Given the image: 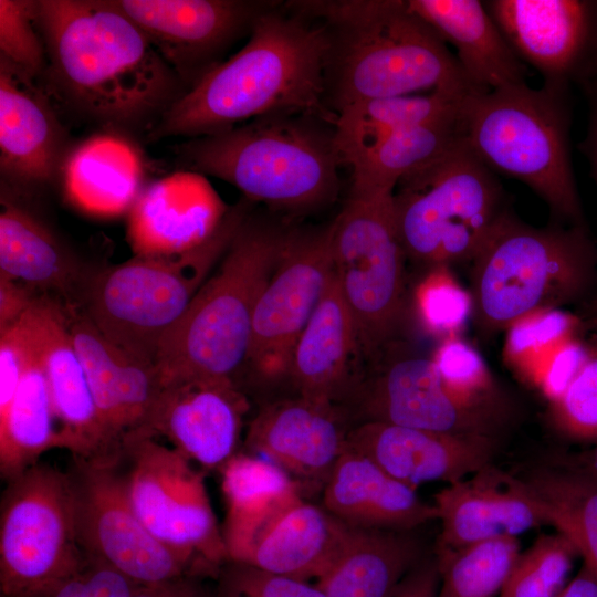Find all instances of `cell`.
Wrapping results in <instances>:
<instances>
[{
	"mask_svg": "<svg viewBox=\"0 0 597 597\" xmlns=\"http://www.w3.org/2000/svg\"><path fill=\"white\" fill-rule=\"evenodd\" d=\"M350 530L324 506L302 498L264 526L235 563L304 582L318 579Z\"/></svg>",
	"mask_w": 597,
	"mask_h": 597,
	"instance_id": "f1b7e54d",
	"label": "cell"
},
{
	"mask_svg": "<svg viewBox=\"0 0 597 597\" xmlns=\"http://www.w3.org/2000/svg\"><path fill=\"white\" fill-rule=\"evenodd\" d=\"M65 310L100 416L123 446L126 434L143 427L161 390L156 366L111 342L81 307Z\"/></svg>",
	"mask_w": 597,
	"mask_h": 597,
	"instance_id": "d4e9b609",
	"label": "cell"
},
{
	"mask_svg": "<svg viewBox=\"0 0 597 597\" xmlns=\"http://www.w3.org/2000/svg\"><path fill=\"white\" fill-rule=\"evenodd\" d=\"M229 209L205 176L180 170L146 184L128 211L127 240L135 255H176L198 248Z\"/></svg>",
	"mask_w": 597,
	"mask_h": 597,
	"instance_id": "7402d4cb",
	"label": "cell"
},
{
	"mask_svg": "<svg viewBox=\"0 0 597 597\" xmlns=\"http://www.w3.org/2000/svg\"><path fill=\"white\" fill-rule=\"evenodd\" d=\"M394 206L406 258L428 269L471 262L506 211L496 174L464 139L401 178Z\"/></svg>",
	"mask_w": 597,
	"mask_h": 597,
	"instance_id": "9c48e42d",
	"label": "cell"
},
{
	"mask_svg": "<svg viewBox=\"0 0 597 597\" xmlns=\"http://www.w3.org/2000/svg\"><path fill=\"white\" fill-rule=\"evenodd\" d=\"M577 556L561 533L538 536L520 553L498 597H561Z\"/></svg>",
	"mask_w": 597,
	"mask_h": 597,
	"instance_id": "f35d334b",
	"label": "cell"
},
{
	"mask_svg": "<svg viewBox=\"0 0 597 597\" xmlns=\"http://www.w3.org/2000/svg\"><path fill=\"white\" fill-rule=\"evenodd\" d=\"M595 352H597V346L593 348Z\"/></svg>",
	"mask_w": 597,
	"mask_h": 597,
	"instance_id": "9f6ffc18",
	"label": "cell"
},
{
	"mask_svg": "<svg viewBox=\"0 0 597 597\" xmlns=\"http://www.w3.org/2000/svg\"><path fill=\"white\" fill-rule=\"evenodd\" d=\"M129 597H202L185 577L154 585H137Z\"/></svg>",
	"mask_w": 597,
	"mask_h": 597,
	"instance_id": "f5cc1de1",
	"label": "cell"
},
{
	"mask_svg": "<svg viewBox=\"0 0 597 597\" xmlns=\"http://www.w3.org/2000/svg\"><path fill=\"white\" fill-rule=\"evenodd\" d=\"M570 123L569 88L547 85L473 93L461 108L463 139L489 169L530 187L556 221L584 227Z\"/></svg>",
	"mask_w": 597,
	"mask_h": 597,
	"instance_id": "8992f818",
	"label": "cell"
},
{
	"mask_svg": "<svg viewBox=\"0 0 597 597\" xmlns=\"http://www.w3.org/2000/svg\"><path fill=\"white\" fill-rule=\"evenodd\" d=\"M85 557L71 474L38 462L8 480L0 505L1 597H32Z\"/></svg>",
	"mask_w": 597,
	"mask_h": 597,
	"instance_id": "8fae6325",
	"label": "cell"
},
{
	"mask_svg": "<svg viewBox=\"0 0 597 597\" xmlns=\"http://www.w3.org/2000/svg\"><path fill=\"white\" fill-rule=\"evenodd\" d=\"M291 227L247 214L218 268L158 347L155 366L161 388L190 379H232L248 360L255 306Z\"/></svg>",
	"mask_w": 597,
	"mask_h": 597,
	"instance_id": "5b68a950",
	"label": "cell"
},
{
	"mask_svg": "<svg viewBox=\"0 0 597 597\" xmlns=\"http://www.w3.org/2000/svg\"><path fill=\"white\" fill-rule=\"evenodd\" d=\"M473 93L433 91L367 100L336 113L335 143L343 166L371 149L388 135L457 114Z\"/></svg>",
	"mask_w": 597,
	"mask_h": 597,
	"instance_id": "836d02e7",
	"label": "cell"
},
{
	"mask_svg": "<svg viewBox=\"0 0 597 597\" xmlns=\"http://www.w3.org/2000/svg\"><path fill=\"white\" fill-rule=\"evenodd\" d=\"M596 308H597V302H596Z\"/></svg>",
	"mask_w": 597,
	"mask_h": 597,
	"instance_id": "6f0895ef",
	"label": "cell"
},
{
	"mask_svg": "<svg viewBox=\"0 0 597 597\" xmlns=\"http://www.w3.org/2000/svg\"><path fill=\"white\" fill-rule=\"evenodd\" d=\"M449 394L464 407L494 417L496 388L480 353L459 336L442 339L431 357Z\"/></svg>",
	"mask_w": 597,
	"mask_h": 597,
	"instance_id": "60d3db41",
	"label": "cell"
},
{
	"mask_svg": "<svg viewBox=\"0 0 597 597\" xmlns=\"http://www.w3.org/2000/svg\"><path fill=\"white\" fill-rule=\"evenodd\" d=\"M347 433L334 405L298 397L264 407L249 426L245 446L284 469L302 490H323L346 450Z\"/></svg>",
	"mask_w": 597,
	"mask_h": 597,
	"instance_id": "603a6c76",
	"label": "cell"
},
{
	"mask_svg": "<svg viewBox=\"0 0 597 597\" xmlns=\"http://www.w3.org/2000/svg\"><path fill=\"white\" fill-rule=\"evenodd\" d=\"M217 574L218 597H326L316 585L242 563L227 562Z\"/></svg>",
	"mask_w": 597,
	"mask_h": 597,
	"instance_id": "bcb514c9",
	"label": "cell"
},
{
	"mask_svg": "<svg viewBox=\"0 0 597 597\" xmlns=\"http://www.w3.org/2000/svg\"><path fill=\"white\" fill-rule=\"evenodd\" d=\"M59 181L65 199L86 214L128 213L146 186L143 153L130 136L103 130L72 145Z\"/></svg>",
	"mask_w": 597,
	"mask_h": 597,
	"instance_id": "83f0119b",
	"label": "cell"
},
{
	"mask_svg": "<svg viewBox=\"0 0 597 597\" xmlns=\"http://www.w3.org/2000/svg\"><path fill=\"white\" fill-rule=\"evenodd\" d=\"M50 97L103 130L147 134L187 92L144 32L111 0H36Z\"/></svg>",
	"mask_w": 597,
	"mask_h": 597,
	"instance_id": "6da1fadb",
	"label": "cell"
},
{
	"mask_svg": "<svg viewBox=\"0 0 597 597\" xmlns=\"http://www.w3.org/2000/svg\"><path fill=\"white\" fill-rule=\"evenodd\" d=\"M412 302L423 329L442 339L459 336L473 311L471 293L448 265L429 268L415 289Z\"/></svg>",
	"mask_w": 597,
	"mask_h": 597,
	"instance_id": "b9f144b4",
	"label": "cell"
},
{
	"mask_svg": "<svg viewBox=\"0 0 597 597\" xmlns=\"http://www.w3.org/2000/svg\"><path fill=\"white\" fill-rule=\"evenodd\" d=\"M521 553L519 538H500L458 549H437V597H498Z\"/></svg>",
	"mask_w": 597,
	"mask_h": 597,
	"instance_id": "74e56055",
	"label": "cell"
},
{
	"mask_svg": "<svg viewBox=\"0 0 597 597\" xmlns=\"http://www.w3.org/2000/svg\"><path fill=\"white\" fill-rule=\"evenodd\" d=\"M327 46L320 21L274 1L245 45L190 87L146 137L190 139L279 113L335 115L324 104Z\"/></svg>",
	"mask_w": 597,
	"mask_h": 597,
	"instance_id": "7a4b0ae2",
	"label": "cell"
},
{
	"mask_svg": "<svg viewBox=\"0 0 597 597\" xmlns=\"http://www.w3.org/2000/svg\"><path fill=\"white\" fill-rule=\"evenodd\" d=\"M358 347L354 316L333 273L293 350L289 373L300 397L334 405Z\"/></svg>",
	"mask_w": 597,
	"mask_h": 597,
	"instance_id": "4dcf8cb0",
	"label": "cell"
},
{
	"mask_svg": "<svg viewBox=\"0 0 597 597\" xmlns=\"http://www.w3.org/2000/svg\"><path fill=\"white\" fill-rule=\"evenodd\" d=\"M579 87L588 104V125L585 138L579 143L578 148L588 159L590 174L597 185V74L583 82Z\"/></svg>",
	"mask_w": 597,
	"mask_h": 597,
	"instance_id": "816d5d0a",
	"label": "cell"
},
{
	"mask_svg": "<svg viewBox=\"0 0 597 597\" xmlns=\"http://www.w3.org/2000/svg\"><path fill=\"white\" fill-rule=\"evenodd\" d=\"M561 597H597V574L583 563Z\"/></svg>",
	"mask_w": 597,
	"mask_h": 597,
	"instance_id": "db71d44e",
	"label": "cell"
},
{
	"mask_svg": "<svg viewBox=\"0 0 597 597\" xmlns=\"http://www.w3.org/2000/svg\"><path fill=\"white\" fill-rule=\"evenodd\" d=\"M422 559L411 531L353 527L316 586L326 597H391Z\"/></svg>",
	"mask_w": 597,
	"mask_h": 597,
	"instance_id": "d6a6232c",
	"label": "cell"
},
{
	"mask_svg": "<svg viewBox=\"0 0 597 597\" xmlns=\"http://www.w3.org/2000/svg\"><path fill=\"white\" fill-rule=\"evenodd\" d=\"M547 521L597 574V476L568 467L538 469L524 479Z\"/></svg>",
	"mask_w": 597,
	"mask_h": 597,
	"instance_id": "8d00e7d4",
	"label": "cell"
},
{
	"mask_svg": "<svg viewBox=\"0 0 597 597\" xmlns=\"http://www.w3.org/2000/svg\"><path fill=\"white\" fill-rule=\"evenodd\" d=\"M440 574L436 556L422 558L399 583L391 597H437Z\"/></svg>",
	"mask_w": 597,
	"mask_h": 597,
	"instance_id": "f907efd6",
	"label": "cell"
},
{
	"mask_svg": "<svg viewBox=\"0 0 597 597\" xmlns=\"http://www.w3.org/2000/svg\"><path fill=\"white\" fill-rule=\"evenodd\" d=\"M420 15L455 50L461 69L481 91L526 83L525 64L517 57L479 0H408Z\"/></svg>",
	"mask_w": 597,
	"mask_h": 597,
	"instance_id": "f546056e",
	"label": "cell"
},
{
	"mask_svg": "<svg viewBox=\"0 0 597 597\" xmlns=\"http://www.w3.org/2000/svg\"><path fill=\"white\" fill-rule=\"evenodd\" d=\"M245 198L229 209L203 244L176 255H134L93 271L80 306L111 342L155 364L158 347L226 253L250 212Z\"/></svg>",
	"mask_w": 597,
	"mask_h": 597,
	"instance_id": "52a82bcc",
	"label": "cell"
},
{
	"mask_svg": "<svg viewBox=\"0 0 597 597\" xmlns=\"http://www.w3.org/2000/svg\"><path fill=\"white\" fill-rule=\"evenodd\" d=\"M287 2L325 28L324 104L335 115L347 105L374 98L484 92L472 84L446 42L408 1Z\"/></svg>",
	"mask_w": 597,
	"mask_h": 597,
	"instance_id": "3957f363",
	"label": "cell"
},
{
	"mask_svg": "<svg viewBox=\"0 0 597 597\" xmlns=\"http://www.w3.org/2000/svg\"><path fill=\"white\" fill-rule=\"evenodd\" d=\"M136 586L112 567L86 556L74 573L32 597H129Z\"/></svg>",
	"mask_w": 597,
	"mask_h": 597,
	"instance_id": "7dc6e473",
	"label": "cell"
},
{
	"mask_svg": "<svg viewBox=\"0 0 597 597\" xmlns=\"http://www.w3.org/2000/svg\"><path fill=\"white\" fill-rule=\"evenodd\" d=\"M32 196L0 182V275L78 306L93 271L31 206Z\"/></svg>",
	"mask_w": 597,
	"mask_h": 597,
	"instance_id": "cb8c5ba5",
	"label": "cell"
},
{
	"mask_svg": "<svg viewBox=\"0 0 597 597\" xmlns=\"http://www.w3.org/2000/svg\"><path fill=\"white\" fill-rule=\"evenodd\" d=\"M59 431L36 345L35 357L24 373L7 412L0 417L2 478L8 481L38 463L44 452L60 449Z\"/></svg>",
	"mask_w": 597,
	"mask_h": 597,
	"instance_id": "e575fe53",
	"label": "cell"
},
{
	"mask_svg": "<svg viewBox=\"0 0 597 597\" xmlns=\"http://www.w3.org/2000/svg\"><path fill=\"white\" fill-rule=\"evenodd\" d=\"M323 506L360 528L412 531L436 521V506L366 457L345 450L324 489Z\"/></svg>",
	"mask_w": 597,
	"mask_h": 597,
	"instance_id": "4316f807",
	"label": "cell"
},
{
	"mask_svg": "<svg viewBox=\"0 0 597 597\" xmlns=\"http://www.w3.org/2000/svg\"><path fill=\"white\" fill-rule=\"evenodd\" d=\"M38 308V353L59 422L60 449L67 450L76 462L119 464L123 446L100 416L70 335L65 304L43 294Z\"/></svg>",
	"mask_w": 597,
	"mask_h": 597,
	"instance_id": "d6986e66",
	"label": "cell"
},
{
	"mask_svg": "<svg viewBox=\"0 0 597 597\" xmlns=\"http://www.w3.org/2000/svg\"><path fill=\"white\" fill-rule=\"evenodd\" d=\"M569 467L579 469L597 476V443L577 454Z\"/></svg>",
	"mask_w": 597,
	"mask_h": 597,
	"instance_id": "11a10c76",
	"label": "cell"
},
{
	"mask_svg": "<svg viewBox=\"0 0 597 597\" xmlns=\"http://www.w3.org/2000/svg\"><path fill=\"white\" fill-rule=\"evenodd\" d=\"M148 38L187 91L274 1L111 0Z\"/></svg>",
	"mask_w": 597,
	"mask_h": 597,
	"instance_id": "9a60e30c",
	"label": "cell"
},
{
	"mask_svg": "<svg viewBox=\"0 0 597 597\" xmlns=\"http://www.w3.org/2000/svg\"><path fill=\"white\" fill-rule=\"evenodd\" d=\"M71 147L46 91L0 57L1 182L40 192L59 181Z\"/></svg>",
	"mask_w": 597,
	"mask_h": 597,
	"instance_id": "ac0fdd59",
	"label": "cell"
},
{
	"mask_svg": "<svg viewBox=\"0 0 597 597\" xmlns=\"http://www.w3.org/2000/svg\"><path fill=\"white\" fill-rule=\"evenodd\" d=\"M589 355L590 348L576 337L566 341L546 358L530 386L552 402L568 387Z\"/></svg>",
	"mask_w": 597,
	"mask_h": 597,
	"instance_id": "c3c4849f",
	"label": "cell"
},
{
	"mask_svg": "<svg viewBox=\"0 0 597 597\" xmlns=\"http://www.w3.org/2000/svg\"><path fill=\"white\" fill-rule=\"evenodd\" d=\"M346 449L417 490L428 482H457L490 464L494 442L486 434L444 433L367 420L348 431Z\"/></svg>",
	"mask_w": 597,
	"mask_h": 597,
	"instance_id": "44dd1931",
	"label": "cell"
},
{
	"mask_svg": "<svg viewBox=\"0 0 597 597\" xmlns=\"http://www.w3.org/2000/svg\"><path fill=\"white\" fill-rule=\"evenodd\" d=\"M219 472L223 541L228 562H238L264 526L303 498L302 489L284 469L250 452L235 453Z\"/></svg>",
	"mask_w": 597,
	"mask_h": 597,
	"instance_id": "1f68e13d",
	"label": "cell"
},
{
	"mask_svg": "<svg viewBox=\"0 0 597 597\" xmlns=\"http://www.w3.org/2000/svg\"><path fill=\"white\" fill-rule=\"evenodd\" d=\"M38 298L19 320L0 331V417L7 412L36 354Z\"/></svg>",
	"mask_w": 597,
	"mask_h": 597,
	"instance_id": "f6af8a7d",
	"label": "cell"
},
{
	"mask_svg": "<svg viewBox=\"0 0 597 597\" xmlns=\"http://www.w3.org/2000/svg\"><path fill=\"white\" fill-rule=\"evenodd\" d=\"M440 522L437 549H458L520 535L547 525L524 479L492 463L434 494Z\"/></svg>",
	"mask_w": 597,
	"mask_h": 597,
	"instance_id": "ffe728a7",
	"label": "cell"
},
{
	"mask_svg": "<svg viewBox=\"0 0 597 597\" xmlns=\"http://www.w3.org/2000/svg\"><path fill=\"white\" fill-rule=\"evenodd\" d=\"M368 421L454 434H486L493 418L458 402L431 358L406 357L376 377L366 397Z\"/></svg>",
	"mask_w": 597,
	"mask_h": 597,
	"instance_id": "484cf974",
	"label": "cell"
},
{
	"mask_svg": "<svg viewBox=\"0 0 597 597\" xmlns=\"http://www.w3.org/2000/svg\"><path fill=\"white\" fill-rule=\"evenodd\" d=\"M549 416L565 437L597 443V352L593 348L568 387L549 402Z\"/></svg>",
	"mask_w": 597,
	"mask_h": 597,
	"instance_id": "ee69618b",
	"label": "cell"
},
{
	"mask_svg": "<svg viewBox=\"0 0 597 597\" xmlns=\"http://www.w3.org/2000/svg\"><path fill=\"white\" fill-rule=\"evenodd\" d=\"M595 249L584 227L530 226L505 211L471 261L472 315L485 332L555 308L586 286Z\"/></svg>",
	"mask_w": 597,
	"mask_h": 597,
	"instance_id": "ba28073f",
	"label": "cell"
},
{
	"mask_svg": "<svg viewBox=\"0 0 597 597\" xmlns=\"http://www.w3.org/2000/svg\"><path fill=\"white\" fill-rule=\"evenodd\" d=\"M41 295L25 283L0 275V331L19 320Z\"/></svg>",
	"mask_w": 597,
	"mask_h": 597,
	"instance_id": "681fc988",
	"label": "cell"
},
{
	"mask_svg": "<svg viewBox=\"0 0 597 597\" xmlns=\"http://www.w3.org/2000/svg\"><path fill=\"white\" fill-rule=\"evenodd\" d=\"M335 115L279 113L177 145L185 170L237 187L252 203L305 213L333 202L342 165Z\"/></svg>",
	"mask_w": 597,
	"mask_h": 597,
	"instance_id": "277c9868",
	"label": "cell"
},
{
	"mask_svg": "<svg viewBox=\"0 0 597 597\" xmlns=\"http://www.w3.org/2000/svg\"><path fill=\"white\" fill-rule=\"evenodd\" d=\"M77 538L84 555L136 585L171 582L193 568L159 542L136 514L119 464L74 461Z\"/></svg>",
	"mask_w": 597,
	"mask_h": 597,
	"instance_id": "4fadbf2b",
	"label": "cell"
},
{
	"mask_svg": "<svg viewBox=\"0 0 597 597\" xmlns=\"http://www.w3.org/2000/svg\"><path fill=\"white\" fill-rule=\"evenodd\" d=\"M517 57L543 85L569 88L597 74L596 0L483 2Z\"/></svg>",
	"mask_w": 597,
	"mask_h": 597,
	"instance_id": "2e32d148",
	"label": "cell"
},
{
	"mask_svg": "<svg viewBox=\"0 0 597 597\" xmlns=\"http://www.w3.org/2000/svg\"><path fill=\"white\" fill-rule=\"evenodd\" d=\"M36 24V1L0 0V57L29 77H42L46 50Z\"/></svg>",
	"mask_w": 597,
	"mask_h": 597,
	"instance_id": "7bdbcfd3",
	"label": "cell"
},
{
	"mask_svg": "<svg viewBox=\"0 0 597 597\" xmlns=\"http://www.w3.org/2000/svg\"><path fill=\"white\" fill-rule=\"evenodd\" d=\"M128 499L147 530L192 568L217 573L227 548L205 483V471L186 455L138 432L125 436Z\"/></svg>",
	"mask_w": 597,
	"mask_h": 597,
	"instance_id": "7c38bea8",
	"label": "cell"
},
{
	"mask_svg": "<svg viewBox=\"0 0 597 597\" xmlns=\"http://www.w3.org/2000/svg\"><path fill=\"white\" fill-rule=\"evenodd\" d=\"M462 139L461 109L397 130L349 165L350 187L395 190L401 178L437 159Z\"/></svg>",
	"mask_w": 597,
	"mask_h": 597,
	"instance_id": "d590c367",
	"label": "cell"
},
{
	"mask_svg": "<svg viewBox=\"0 0 597 597\" xmlns=\"http://www.w3.org/2000/svg\"><path fill=\"white\" fill-rule=\"evenodd\" d=\"M248 409L232 379L185 380L161 388L145 423L134 432L165 437L205 472L219 471L238 453Z\"/></svg>",
	"mask_w": 597,
	"mask_h": 597,
	"instance_id": "e0dca14e",
	"label": "cell"
},
{
	"mask_svg": "<svg viewBox=\"0 0 597 597\" xmlns=\"http://www.w3.org/2000/svg\"><path fill=\"white\" fill-rule=\"evenodd\" d=\"M332 222L291 227L253 316L248 360L263 376L289 373L295 344L333 275Z\"/></svg>",
	"mask_w": 597,
	"mask_h": 597,
	"instance_id": "5bb4252c",
	"label": "cell"
},
{
	"mask_svg": "<svg viewBox=\"0 0 597 597\" xmlns=\"http://www.w3.org/2000/svg\"><path fill=\"white\" fill-rule=\"evenodd\" d=\"M578 325L576 316L558 307L533 312L506 328L504 359L531 385L546 358L575 337Z\"/></svg>",
	"mask_w": 597,
	"mask_h": 597,
	"instance_id": "ab89813d",
	"label": "cell"
},
{
	"mask_svg": "<svg viewBox=\"0 0 597 597\" xmlns=\"http://www.w3.org/2000/svg\"><path fill=\"white\" fill-rule=\"evenodd\" d=\"M331 255L359 346L373 354L392 335L402 310L406 254L394 190L350 187L332 221Z\"/></svg>",
	"mask_w": 597,
	"mask_h": 597,
	"instance_id": "30bf717a",
	"label": "cell"
}]
</instances>
